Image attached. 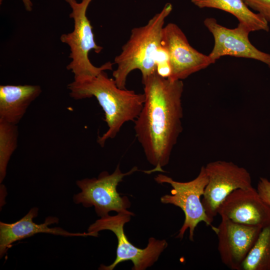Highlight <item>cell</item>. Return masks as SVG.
<instances>
[{"label":"cell","mask_w":270,"mask_h":270,"mask_svg":"<svg viewBox=\"0 0 270 270\" xmlns=\"http://www.w3.org/2000/svg\"><path fill=\"white\" fill-rule=\"evenodd\" d=\"M23 2L26 10L30 12L32 10V4L30 0H22Z\"/></svg>","instance_id":"20"},{"label":"cell","mask_w":270,"mask_h":270,"mask_svg":"<svg viewBox=\"0 0 270 270\" xmlns=\"http://www.w3.org/2000/svg\"><path fill=\"white\" fill-rule=\"evenodd\" d=\"M162 42L169 56L170 80H184L214 63L208 55L194 48L182 30L174 23L164 26Z\"/></svg>","instance_id":"9"},{"label":"cell","mask_w":270,"mask_h":270,"mask_svg":"<svg viewBox=\"0 0 270 270\" xmlns=\"http://www.w3.org/2000/svg\"><path fill=\"white\" fill-rule=\"evenodd\" d=\"M199 8H213L226 12L234 15L250 32H268V23L258 13L248 8L242 0H191Z\"/></svg>","instance_id":"15"},{"label":"cell","mask_w":270,"mask_h":270,"mask_svg":"<svg viewBox=\"0 0 270 270\" xmlns=\"http://www.w3.org/2000/svg\"><path fill=\"white\" fill-rule=\"evenodd\" d=\"M42 92L38 85H0V120L18 124Z\"/></svg>","instance_id":"14"},{"label":"cell","mask_w":270,"mask_h":270,"mask_svg":"<svg viewBox=\"0 0 270 270\" xmlns=\"http://www.w3.org/2000/svg\"><path fill=\"white\" fill-rule=\"evenodd\" d=\"M205 166L208 182L202 202L206 214L212 222L219 206L234 190L252 187L250 172L232 162L216 160Z\"/></svg>","instance_id":"8"},{"label":"cell","mask_w":270,"mask_h":270,"mask_svg":"<svg viewBox=\"0 0 270 270\" xmlns=\"http://www.w3.org/2000/svg\"><path fill=\"white\" fill-rule=\"evenodd\" d=\"M256 190L262 199L270 206V180L265 178H260Z\"/></svg>","instance_id":"19"},{"label":"cell","mask_w":270,"mask_h":270,"mask_svg":"<svg viewBox=\"0 0 270 270\" xmlns=\"http://www.w3.org/2000/svg\"></svg>","instance_id":"21"},{"label":"cell","mask_w":270,"mask_h":270,"mask_svg":"<svg viewBox=\"0 0 270 270\" xmlns=\"http://www.w3.org/2000/svg\"><path fill=\"white\" fill-rule=\"evenodd\" d=\"M92 0L78 2L76 0H65L72 8L69 16L73 20L74 29L70 32L62 34L60 40L70 48L71 61L66 68L74 74V78L96 76L104 71L112 70L114 64L108 62L96 66L89 59L90 51L98 54L103 49L96 44L92 27L86 16V10Z\"/></svg>","instance_id":"4"},{"label":"cell","mask_w":270,"mask_h":270,"mask_svg":"<svg viewBox=\"0 0 270 270\" xmlns=\"http://www.w3.org/2000/svg\"><path fill=\"white\" fill-rule=\"evenodd\" d=\"M247 6L256 11L270 23V0H242Z\"/></svg>","instance_id":"18"},{"label":"cell","mask_w":270,"mask_h":270,"mask_svg":"<svg viewBox=\"0 0 270 270\" xmlns=\"http://www.w3.org/2000/svg\"><path fill=\"white\" fill-rule=\"evenodd\" d=\"M144 102L134 122L136 137L146 160L154 168L146 172H164L172 150L182 132V80H172L156 72L142 80Z\"/></svg>","instance_id":"1"},{"label":"cell","mask_w":270,"mask_h":270,"mask_svg":"<svg viewBox=\"0 0 270 270\" xmlns=\"http://www.w3.org/2000/svg\"><path fill=\"white\" fill-rule=\"evenodd\" d=\"M138 170L136 166L128 172L122 173L118 165L111 174L106 171L102 172L98 178H84L76 181L81 192L74 196V202L82 204L86 208L94 206L97 215L103 217L111 211L117 213L134 214L128 210L130 202L126 196H120L117 192V186L124 177Z\"/></svg>","instance_id":"7"},{"label":"cell","mask_w":270,"mask_h":270,"mask_svg":"<svg viewBox=\"0 0 270 270\" xmlns=\"http://www.w3.org/2000/svg\"><path fill=\"white\" fill-rule=\"evenodd\" d=\"M38 208H32L22 218L14 223L0 222V258L6 252L12 243L38 233H46L64 236H92L88 232L72 233L61 228H49L48 225L58 222V219L54 216H48L44 223L37 224L33 222V218L38 216Z\"/></svg>","instance_id":"13"},{"label":"cell","mask_w":270,"mask_h":270,"mask_svg":"<svg viewBox=\"0 0 270 270\" xmlns=\"http://www.w3.org/2000/svg\"><path fill=\"white\" fill-rule=\"evenodd\" d=\"M204 24L212 34L214 46L208 54L215 62L226 56L254 59L265 64L270 68V54L263 52L252 44L248 36L251 32L244 24L229 28L218 24L213 18H206Z\"/></svg>","instance_id":"11"},{"label":"cell","mask_w":270,"mask_h":270,"mask_svg":"<svg viewBox=\"0 0 270 270\" xmlns=\"http://www.w3.org/2000/svg\"><path fill=\"white\" fill-rule=\"evenodd\" d=\"M68 88L72 98L94 96L102 108L108 126L107 131L98 138V142L102 147L108 139L116 136L124 123L136 120L144 102V93L118 88L114 78H110L104 71L96 76L74 78Z\"/></svg>","instance_id":"2"},{"label":"cell","mask_w":270,"mask_h":270,"mask_svg":"<svg viewBox=\"0 0 270 270\" xmlns=\"http://www.w3.org/2000/svg\"><path fill=\"white\" fill-rule=\"evenodd\" d=\"M132 214L120 212L114 216L109 214L97 220L88 228V232L92 236H98V232L102 230L113 232L117 238L116 256L109 266L101 264L98 270H112L120 263L130 260L133 263L132 270H144L156 262L160 254L167 248L165 240H156L153 237L148 239L146 248H140L132 244L124 231V224L129 222Z\"/></svg>","instance_id":"5"},{"label":"cell","mask_w":270,"mask_h":270,"mask_svg":"<svg viewBox=\"0 0 270 270\" xmlns=\"http://www.w3.org/2000/svg\"><path fill=\"white\" fill-rule=\"evenodd\" d=\"M154 180L158 184L167 183L172 187L170 194L162 196L160 202L180 208L184 214V224L176 238L182 240L188 229L190 240L193 241L195 229L200 222H204L206 226H212L201 200L208 182L204 166L200 168L198 176L189 182H178L162 174L157 175Z\"/></svg>","instance_id":"6"},{"label":"cell","mask_w":270,"mask_h":270,"mask_svg":"<svg viewBox=\"0 0 270 270\" xmlns=\"http://www.w3.org/2000/svg\"><path fill=\"white\" fill-rule=\"evenodd\" d=\"M218 214L244 224L262 228L270 224V206L253 186L234 190L221 204Z\"/></svg>","instance_id":"12"},{"label":"cell","mask_w":270,"mask_h":270,"mask_svg":"<svg viewBox=\"0 0 270 270\" xmlns=\"http://www.w3.org/2000/svg\"><path fill=\"white\" fill-rule=\"evenodd\" d=\"M17 124L0 120V182L6 174L8 162L18 146Z\"/></svg>","instance_id":"17"},{"label":"cell","mask_w":270,"mask_h":270,"mask_svg":"<svg viewBox=\"0 0 270 270\" xmlns=\"http://www.w3.org/2000/svg\"><path fill=\"white\" fill-rule=\"evenodd\" d=\"M172 10V4L167 3L146 24L132 30L128 40L114 62L116 68L112 76L118 88H126L128 76L134 70L140 72L142 80L156 72V60L162 46L165 20Z\"/></svg>","instance_id":"3"},{"label":"cell","mask_w":270,"mask_h":270,"mask_svg":"<svg viewBox=\"0 0 270 270\" xmlns=\"http://www.w3.org/2000/svg\"><path fill=\"white\" fill-rule=\"evenodd\" d=\"M242 270H270V224L262 228Z\"/></svg>","instance_id":"16"},{"label":"cell","mask_w":270,"mask_h":270,"mask_svg":"<svg viewBox=\"0 0 270 270\" xmlns=\"http://www.w3.org/2000/svg\"><path fill=\"white\" fill-rule=\"evenodd\" d=\"M221 218L218 226H211L218 237L221 261L232 270H242V264L262 228L235 222L224 216Z\"/></svg>","instance_id":"10"}]
</instances>
